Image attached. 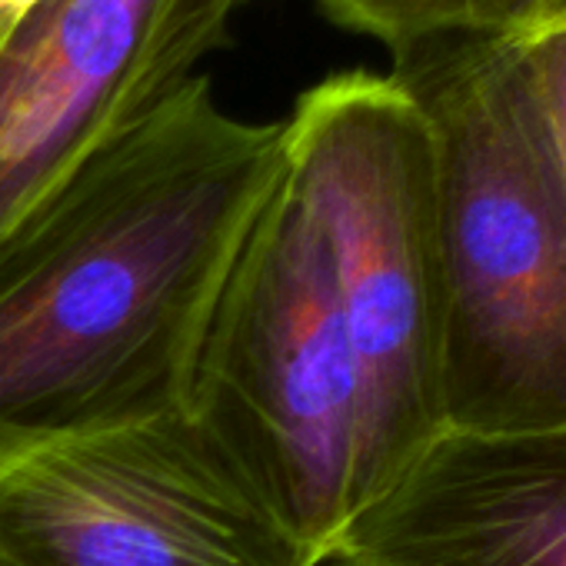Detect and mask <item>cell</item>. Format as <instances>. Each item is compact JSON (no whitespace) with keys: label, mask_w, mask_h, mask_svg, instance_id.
Returning <instances> with one entry per match:
<instances>
[{"label":"cell","mask_w":566,"mask_h":566,"mask_svg":"<svg viewBox=\"0 0 566 566\" xmlns=\"http://www.w3.org/2000/svg\"><path fill=\"white\" fill-rule=\"evenodd\" d=\"M321 11L394 51L440 34L530 38L559 0H317Z\"/></svg>","instance_id":"cell-8"},{"label":"cell","mask_w":566,"mask_h":566,"mask_svg":"<svg viewBox=\"0 0 566 566\" xmlns=\"http://www.w3.org/2000/svg\"><path fill=\"white\" fill-rule=\"evenodd\" d=\"M283 167V120L187 77L0 240V470L187 400L220 283Z\"/></svg>","instance_id":"cell-1"},{"label":"cell","mask_w":566,"mask_h":566,"mask_svg":"<svg viewBox=\"0 0 566 566\" xmlns=\"http://www.w3.org/2000/svg\"><path fill=\"white\" fill-rule=\"evenodd\" d=\"M520 48L566 170V0H559L549 18L520 41Z\"/></svg>","instance_id":"cell-9"},{"label":"cell","mask_w":566,"mask_h":566,"mask_svg":"<svg viewBox=\"0 0 566 566\" xmlns=\"http://www.w3.org/2000/svg\"><path fill=\"white\" fill-rule=\"evenodd\" d=\"M0 566H21V563H18V559H11L4 549H0Z\"/></svg>","instance_id":"cell-11"},{"label":"cell","mask_w":566,"mask_h":566,"mask_svg":"<svg viewBox=\"0 0 566 566\" xmlns=\"http://www.w3.org/2000/svg\"><path fill=\"white\" fill-rule=\"evenodd\" d=\"M283 177L324 240L357 367V513L443 430L447 301L427 120L390 77H327L283 120Z\"/></svg>","instance_id":"cell-3"},{"label":"cell","mask_w":566,"mask_h":566,"mask_svg":"<svg viewBox=\"0 0 566 566\" xmlns=\"http://www.w3.org/2000/svg\"><path fill=\"white\" fill-rule=\"evenodd\" d=\"M433 144L443 430L566 423V170L520 41L440 34L387 74Z\"/></svg>","instance_id":"cell-2"},{"label":"cell","mask_w":566,"mask_h":566,"mask_svg":"<svg viewBox=\"0 0 566 566\" xmlns=\"http://www.w3.org/2000/svg\"><path fill=\"white\" fill-rule=\"evenodd\" d=\"M243 0H44L0 38V240L177 91Z\"/></svg>","instance_id":"cell-6"},{"label":"cell","mask_w":566,"mask_h":566,"mask_svg":"<svg viewBox=\"0 0 566 566\" xmlns=\"http://www.w3.org/2000/svg\"><path fill=\"white\" fill-rule=\"evenodd\" d=\"M41 4H44V0H0V38H8Z\"/></svg>","instance_id":"cell-10"},{"label":"cell","mask_w":566,"mask_h":566,"mask_svg":"<svg viewBox=\"0 0 566 566\" xmlns=\"http://www.w3.org/2000/svg\"><path fill=\"white\" fill-rule=\"evenodd\" d=\"M0 549L21 566H317L187 400L0 470Z\"/></svg>","instance_id":"cell-5"},{"label":"cell","mask_w":566,"mask_h":566,"mask_svg":"<svg viewBox=\"0 0 566 566\" xmlns=\"http://www.w3.org/2000/svg\"><path fill=\"white\" fill-rule=\"evenodd\" d=\"M187 403L327 566L354 520L360 387L324 240L283 167L217 291Z\"/></svg>","instance_id":"cell-4"},{"label":"cell","mask_w":566,"mask_h":566,"mask_svg":"<svg viewBox=\"0 0 566 566\" xmlns=\"http://www.w3.org/2000/svg\"><path fill=\"white\" fill-rule=\"evenodd\" d=\"M327 566H566V423L440 430Z\"/></svg>","instance_id":"cell-7"}]
</instances>
